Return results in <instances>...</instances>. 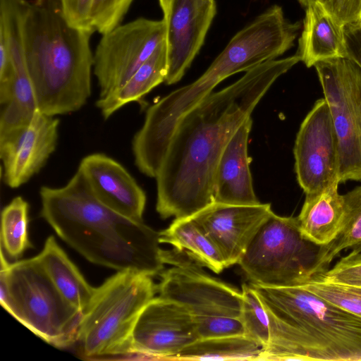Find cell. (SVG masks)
<instances>
[{"label": "cell", "mask_w": 361, "mask_h": 361, "mask_svg": "<svg viewBox=\"0 0 361 361\" xmlns=\"http://www.w3.org/2000/svg\"><path fill=\"white\" fill-rule=\"evenodd\" d=\"M300 61H265L212 92L178 123L156 176V210L162 219L190 217L214 202L219 158L228 140L274 82Z\"/></svg>", "instance_id": "cell-1"}, {"label": "cell", "mask_w": 361, "mask_h": 361, "mask_svg": "<svg viewBox=\"0 0 361 361\" xmlns=\"http://www.w3.org/2000/svg\"><path fill=\"white\" fill-rule=\"evenodd\" d=\"M39 195L41 216L89 262L151 276L163 271L159 232L104 205L78 169L64 186H42Z\"/></svg>", "instance_id": "cell-2"}, {"label": "cell", "mask_w": 361, "mask_h": 361, "mask_svg": "<svg viewBox=\"0 0 361 361\" xmlns=\"http://www.w3.org/2000/svg\"><path fill=\"white\" fill-rule=\"evenodd\" d=\"M94 32L71 25L58 0L29 1L25 56L37 109L55 116L76 111L92 92Z\"/></svg>", "instance_id": "cell-3"}, {"label": "cell", "mask_w": 361, "mask_h": 361, "mask_svg": "<svg viewBox=\"0 0 361 361\" xmlns=\"http://www.w3.org/2000/svg\"><path fill=\"white\" fill-rule=\"evenodd\" d=\"M249 283L269 319V341L263 360L361 361V317L300 284Z\"/></svg>", "instance_id": "cell-4"}, {"label": "cell", "mask_w": 361, "mask_h": 361, "mask_svg": "<svg viewBox=\"0 0 361 361\" xmlns=\"http://www.w3.org/2000/svg\"><path fill=\"white\" fill-rule=\"evenodd\" d=\"M157 292L151 276L118 271L95 288L83 312L77 342L85 360L130 359L137 319Z\"/></svg>", "instance_id": "cell-5"}, {"label": "cell", "mask_w": 361, "mask_h": 361, "mask_svg": "<svg viewBox=\"0 0 361 361\" xmlns=\"http://www.w3.org/2000/svg\"><path fill=\"white\" fill-rule=\"evenodd\" d=\"M0 302L48 344L76 343L83 313L61 294L37 257L9 264L1 250Z\"/></svg>", "instance_id": "cell-6"}, {"label": "cell", "mask_w": 361, "mask_h": 361, "mask_svg": "<svg viewBox=\"0 0 361 361\" xmlns=\"http://www.w3.org/2000/svg\"><path fill=\"white\" fill-rule=\"evenodd\" d=\"M320 247L302 234L298 216H281L273 212L238 264L250 283L297 285L312 276Z\"/></svg>", "instance_id": "cell-7"}, {"label": "cell", "mask_w": 361, "mask_h": 361, "mask_svg": "<svg viewBox=\"0 0 361 361\" xmlns=\"http://www.w3.org/2000/svg\"><path fill=\"white\" fill-rule=\"evenodd\" d=\"M314 66L337 137L339 182L361 180V71L344 57Z\"/></svg>", "instance_id": "cell-8"}, {"label": "cell", "mask_w": 361, "mask_h": 361, "mask_svg": "<svg viewBox=\"0 0 361 361\" xmlns=\"http://www.w3.org/2000/svg\"><path fill=\"white\" fill-rule=\"evenodd\" d=\"M102 35L93 65L99 97L123 84L153 54L166 39V23L139 18Z\"/></svg>", "instance_id": "cell-9"}, {"label": "cell", "mask_w": 361, "mask_h": 361, "mask_svg": "<svg viewBox=\"0 0 361 361\" xmlns=\"http://www.w3.org/2000/svg\"><path fill=\"white\" fill-rule=\"evenodd\" d=\"M202 267L188 256L162 271L159 296L183 305L194 316L240 317L242 291L211 276Z\"/></svg>", "instance_id": "cell-10"}, {"label": "cell", "mask_w": 361, "mask_h": 361, "mask_svg": "<svg viewBox=\"0 0 361 361\" xmlns=\"http://www.w3.org/2000/svg\"><path fill=\"white\" fill-rule=\"evenodd\" d=\"M293 152L298 182L305 194L340 183L338 140L324 98L301 123Z\"/></svg>", "instance_id": "cell-11"}, {"label": "cell", "mask_w": 361, "mask_h": 361, "mask_svg": "<svg viewBox=\"0 0 361 361\" xmlns=\"http://www.w3.org/2000/svg\"><path fill=\"white\" fill-rule=\"evenodd\" d=\"M197 340L195 316L183 305L158 296L148 302L137 319L130 359L175 360Z\"/></svg>", "instance_id": "cell-12"}, {"label": "cell", "mask_w": 361, "mask_h": 361, "mask_svg": "<svg viewBox=\"0 0 361 361\" xmlns=\"http://www.w3.org/2000/svg\"><path fill=\"white\" fill-rule=\"evenodd\" d=\"M59 120L37 109L30 121L0 132L4 183L12 188L27 182L55 151Z\"/></svg>", "instance_id": "cell-13"}, {"label": "cell", "mask_w": 361, "mask_h": 361, "mask_svg": "<svg viewBox=\"0 0 361 361\" xmlns=\"http://www.w3.org/2000/svg\"><path fill=\"white\" fill-rule=\"evenodd\" d=\"M273 212L269 203L238 205L214 202L191 217L217 247L227 268L238 263Z\"/></svg>", "instance_id": "cell-14"}, {"label": "cell", "mask_w": 361, "mask_h": 361, "mask_svg": "<svg viewBox=\"0 0 361 361\" xmlns=\"http://www.w3.org/2000/svg\"><path fill=\"white\" fill-rule=\"evenodd\" d=\"M216 13L215 0H172L166 23L167 74L175 84L202 48Z\"/></svg>", "instance_id": "cell-15"}, {"label": "cell", "mask_w": 361, "mask_h": 361, "mask_svg": "<svg viewBox=\"0 0 361 361\" xmlns=\"http://www.w3.org/2000/svg\"><path fill=\"white\" fill-rule=\"evenodd\" d=\"M26 9L21 0H5L0 5V28L6 34L13 65L9 97L1 106L0 132L28 123L38 109L25 56L23 22Z\"/></svg>", "instance_id": "cell-16"}, {"label": "cell", "mask_w": 361, "mask_h": 361, "mask_svg": "<svg viewBox=\"0 0 361 361\" xmlns=\"http://www.w3.org/2000/svg\"><path fill=\"white\" fill-rule=\"evenodd\" d=\"M104 205L136 221H143L146 195L135 178L116 160L102 153L85 157L78 169Z\"/></svg>", "instance_id": "cell-17"}, {"label": "cell", "mask_w": 361, "mask_h": 361, "mask_svg": "<svg viewBox=\"0 0 361 361\" xmlns=\"http://www.w3.org/2000/svg\"><path fill=\"white\" fill-rule=\"evenodd\" d=\"M252 121L248 117L226 144L217 164L214 202L228 204H259L252 185L247 142Z\"/></svg>", "instance_id": "cell-18"}, {"label": "cell", "mask_w": 361, "mask_h": 361, "mask_svg": "<svg viewBox=\"0 0 361 361\" xmlns=\"http://www.w3.org/2000/svg\"><path fill=\"white\" fill-rule=\"evenodd\" d=\"M343 26L318 1L308 5L296 53L300 61L310 68L322 61L345 58Z\"/></svg>", "instance_id": "cell-19"}, {"label": "cell", "mask_w": 361, "mask_h": 361, "mask_svg": "<svg viewBox=\"0 0 361 361\" xmlns=\"http://www.w3.org/2000/svg\"><path fill=\"white\" fill-rule=\"evenodd\" d=\"M338 183L305 194L298 216L302 234L320 246L329 243L341 229L344 216L343 195Z\"/></svg>", "instance_id": "cell-20"}, {"label": "cell", "mask_w": 361, "mask_h": 361, "mask_svg": "<svg viewBox=\"0 0 361 361\" xmlns=\"http://www.w3.org/2000/svg\"><path fill=\"white\" fill-rule=\"evenodd\" d=\"M36 257L61 294L83 313L96 288L88 283L53 235Z\"/></svg>", "instance_id": "cell-21"}, {"label": "cell", "mask_w": 361, "mask_h": 361, "mask_svg": "<svg viewBox=\"0 0 361 361\" xmlns=\"http://www.w3.org/2000/svg\"><path fill=\"white\" fill-rule=\"evenodd\" d=\"M167 74L166 39L123 84L99 97L96 102L104 119L127 104L139 101L160 83Z\"/></svg>", "instance_id": "cell-22"}, {"label": "cell", "mask_w": 361, "mask_h": 361, "mask_svg": "<svg viewBox=\"0 0 361 361\" xmlns=\"http://www.w3.org/2000/svg\"><path fill=\"white\" fill-rule=\"evenodd\" d=\"M159 241L185 252L216 274L226 268L217 247L191 216L174 219L167 228L159 232Z\"/></svg>", "instance_id": "cell-23"}, {"label": "cell", "mask_w": 361, "mask_h": 361, "mask_svg": "<svg viewBox=\"0 0 361 361\" xmlns=\"http://www.w3.org/2000/svg\"><path fill=\"white\" fill-rule=\"evenodd\" d=\"M343 195L344 216L341 229L334 239L320 247L312 276L326 271L343 250L361 253V185Z\"/></svg>", "instance_id": "cell-24"}, {"label": "cell", "mask_w": 361, "mask_h": 361, "mask_svg": "<svg viewBox=\"0 0 361 361\" xmlns=\"http://www.w3.org/2000/svg\"><path fill=\"white\" fill-rule=\"evenodd\" d=\"M265 348L246 335L198 339L175 360H263Z\"/></svg>", "instance_id": "cell-25"}, {"label": "cell", "mask_w": 361, "mask_h": 361, "mask_svg": "<svg viewBox=\"0 0 361 361\" xmlns=\"http://www.w3.org/2000/svg\"><path fill=\"white\" fill-rule=\"evenodd\" d=\"M28 203L16 197L1 212V249L12 259H18L32 247L28 235Z\"/></svg>", "instance_id": "cell-26"}, {"label": "cell", "mask_w": 361, "mask_h": 361, "mask_svg": "<svg viewBox=\"0 0 361 361\" xmlns=\"http://www.w3.org/2000/svg\"><path fill=\"white\" fill-rule=\"evenodd\" d=\"M300 285L336 306L361 317L360 286L327 281L316 275Z\"/></svg>", "instance_id": "cell-27"}, {"label": "cell", "mask_w": 361, "mask_h": 361, "mask_svg": "<svg viewBox=\"0 0 361 361\" xmlns=\"http://www.w3.org/2000/svg\"><path fill=\"white\" fill-rule=\"evenodd\" d=\"M243 304L240 319L245 335L262 344L269 341V324L267 312L259 296L250 283L242 285Z\"/></svg>", "instance_id": "cell-28"}, {"label": "cell", "mask_w": 361, "mask_h": 361, "mask_svg": "<svg viewBox=\"0 0 361 361\" xmlns=\"http://www.w3.org/2000/svg\"><path fill=\"white\" fill-rule=\"evenodd\" d=\"M133 0H94L91 20L94 31L103 35L121 22Z\"/></svg>", "instance_id": "cell-29"}, {"label": "cell", "mask_w": 361, "mask_h": 361, "mask_svg": "<svg viewBox=\"0 0 361 361\" xmlns=\"http://www.w3.org/2000/svg\"><path fill=\"white\" fill-rule=\"evenodd\" d=\"M198 339L245 335L240 317L195 316Z\"/></svg>", "instance_id": "cell-30"}, {"label": "cell", "mask_w": 361, "mask_h": 361, "mask_svg": "<svg viewBox=\"0 0 361 361\" xmlns=\"http://www.w3.org/2000/svg\"><path fill=\"white\" fill-rule=\"evenodd\" d=\"M316 276L327 281L361 287V253L350 252L331 269Z\"/></svg>", "instance_id": "cell-31"}, {"label": "cell", "mask_w": 361, "mask_h": 361, "mask_svg": "<svg viewBox=\"0 0 361 361\" xmlns=\"http://www.w3.org/2000/svg\"><path fill=\"white\" fill-rule=\"evenodd\" d=\"M65 18L73 26L94 32L91 20L94 0H58Z\"/></svg>", "instance_id": "cell-32"}, {"label": "cell", "mask_w": 361, "mask_h": 361, "mask_svg": "<svg viewBox=\"0 0 361 361\" xmlns=\"http://www.w3.org/2000/svg\"><path fill=\"white\" fill-rule=\"evenodd\" d=\"M318 1L343 25L361 20V0H318Z\"/></svg>", "instance_id": "cell-33"}, {"label": "cell", "mask_w": 361, "mask_h": 361, "mask_svg": "<svg viewBox=\"0 0 361 361\" xmlns=\"http://www.w3.org/2000/svg\"><path fill=\"white\" fill-rule=\"evenodd\" d=\"M13 78V65L4 31L0 28V104H5L9 97Z\"/></svg>", "instance_id": "cell-34"}, {"label": "cell", "mask_w": 361, "mask_h": 361, "mask_svg": "<svg viewBox=\"0 0 361 361\" xmlns=\"http://www.w3.org/2000/svg\"><path fill=\"white\" fill-rule=\"evenodd\" d=\"M345 58L361 71V20L343 26Z\"/></svg>", "instance_id": "cell-35"}, {"label": "cell", "mask_w": 361, "mask_h": 361, "mask_svg": "<svg viewBox=\"0 0 361 361\" xmlns=\"http://www.w3.org/2000/svg\"><path fill=\"white\" fill-rule=\"evenodd\" d=\"M171 1L172 0H159V5L163 13V19L165 21L167 20L169 16Z\"/></svg>", "instance_id": "cell-36"}, {"label": "cell", "mask_w": 361, "mask_h": 361, "mask_svg": "<svg viewBox=\"0 0 361 361\" xmlns=\"http://www.w3.org/2000/svg\"><path fill=\"white\" fill-rule=\"evenodd\" d=\"M318 0H298V1L300 2V4L304 6V7H307L308 5H310V4L313 3V2H315Z\"/></svg>", "instance_id": "cell-37"}, {"label": "cell", "mask_w": 361, "mask_h": 361, "mask_svg": "<svg viewBox=\"0 0 361 361\" xmlns=\"http://www.w3.org/2000/svg\"><path fill=\"white\" fill-rule=\"evenodd\" d=\"M360 109H361V101H360Z\"/></svg>", "instance_id": "cell-38"}]
</instances>
